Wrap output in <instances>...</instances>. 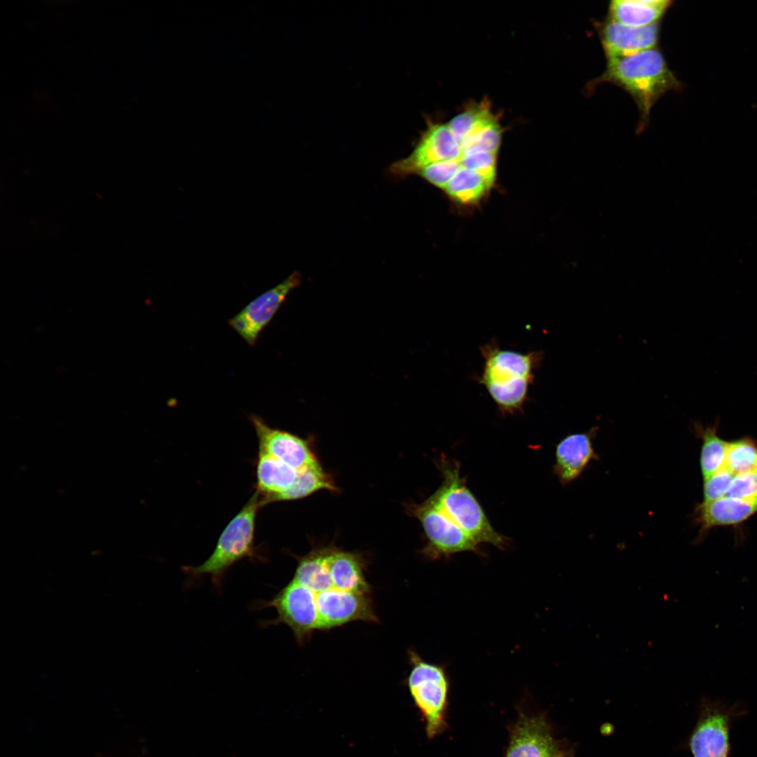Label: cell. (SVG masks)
Returning a JSON list of instances; mask_svg holds the SVG:
<instances>
[{"instance_id":"obj_1","label":"cell","mask_w":757,"mask_h":757,"mask_svg":"<svg viewBox=\"0 0 757 757\" xmlns=\"http://www.w3.org/2000/svg\"><path fill=\"white\" fill-rule=\"evenodd\" d=\"M606 60L605 71L589 86L594 88L598 84L611 83L626 90L639 111L638 132L648 124L651 108L657 100L669 91L682 88V83L656 48Z\"/></svg>"},{"instance_id":"obj_2","label":"cell","mask_w":757,"mask_h":757,"mask_svg":"<svg viewBox=\"0 0 757 757\" xmlns=\"http://www.w3.org/2000/svg\"><path fill=\"white\" fill-rule=\"evenodd\" d=\"M480 351L484 364L478 381L503 415L521 412L528 400L535 371L542 363L543 353H523L503 349L493 341L483 345Z\"/></svg>"},{"instance_id":"obj_3","label":"cell","mask_w":757,"mask_h":757,"mask_svg":"<svg viewBox=\"0 0 757 757\" xmlns=\"http://www.w3.org/2000/svg\"><path fill=\"white\" fill-rule=\"evenodd\" d=\"M261 506L259 496L255 491L224 529L210 556L198 566L182 567L188 577L187 586L196 585L208 577L214 589L219 592L233 565L246 558L264 561V557L259 554L254 546L256 517Z\"/></svg>"},{"instance_id":"obj_4","label":"cell","mask_w":757,"mask_h":757,"mask_svg":"<svg viewBox=\"0 0 757 757\" xmlns=\"http://www.w3.org/2000/svg\"><path fill=\"white\" fill-rule=\"evenodd\" d=\"M438 468L443 481L430 497L465 533L480 545L490 544L500 550L508 545V538L496 531L461 475L458 461L442 456Z\"/></svg>"},{"instance_id":"obj_5","label":"cell","mask_w":757,"mask_h":757,"mask_svg":"<svg viewBox=\"0 0 757 757\" xmlns=\"http://www.w3.org/2000/svg\"><path fill=\"white\" fill-rule=\"evenodd\" d=\"M410 671L407 685L410 695L426 721L430 737L436 735L443 725L449 678L446 667L428 662L414 650H408Z\"/></svg>"},{"instance_id":"obj_6","label":"cell","mask_w":757,"mask_h":757,"mask_svg":"<svg viewBox=\"0 0 757 757\" xmlns=\"http://www.w3.org/2000/svg\"><path fill=\"white\" fill-rule=\"evenodd\" d=\"M413 514L420 521L427 543L422 550L430 559L448 558L462 552L482 554L481 545L465 533L430 496L413 505Z\"/></svg>"},{"instance_id":"obj_7","label":"cell","mask_w":757,"mask_h":757,"mask_svg":"<svg viewBox=\"0 0 757 757\" xmlns=\"http://www.w3.org/2000/svg\"><path fill=\"white\" fill-rule=\"evenodd\" d=\"M462 155V146L448 124L430 122L409 156L392 163L389 171L394 177L403 178L434 163L452 160L461 163Z\"/></svg>"},{"instance_id":"obj_8","label":"cell","mask_w":757,"mask_h":757,"mask_svg":"<svg viewBox=\"0 0 757 757\" xmlns=\"http://www.w3.org/2000/svg\"><path fill=\"white\" fill-rule=\"evenodd\" d=\"M300 283L301 275L295 271L276 287L250 302L229 319V326L250 346H254L261 332L271 321L289 293Z\"/></svg>"},{"instance_id":"obj_9","label":"cell","mask_w":757,"mask_h":757,"mask_svg":"<svg viewBox=\"0 0 757 757\" xmlns=\"http://www.w3.org/2000/svg\"><path fill=\"white\" fill-rule=\"evenodd\" d=\"M259 442V451L299 470L318 462L308 442L287 431L270 427L255 414L250 416Z\"/></svg>"},{"instance_id":"obj_10","label":"cell","mask_w":757,"mask_h":757,"mask_svg":"<svg viewBox=\"0 0 757 757\" xmlns=\"http://www.w3.org/2000/svg\"><path fill=\"white\" fill-rule=\"evenodd\" d=\"M599 34L606 58L625 56L656 48L660 22L633 27L608 18L599 25Z\"/></svg>"},{"instance_id":"obj_11","label":"cell","mask_w":757,"mask_h":757,"mask_svg":"<svg viewBox=\"0 0 757 757\" xmlns=\"http://www.w3.org/2000/svg\"><path fill=\"white\" fill-rule=\"evenodd\" d=\"M598 427L585 432L570 434L556 446L553 470L563 486L576 480L589 463L599 459L593 439Z\"/></svg>"},{"instance_id":"obj_12","label":"cell","mask_w":757,"mask_h":757,"mask_svg":"<svg viewBox=\"0 0 757 757\" xmlns=\"http://www.w3.org/2000/svg\"><path fill=\"white\" fill-rule=\"evenodd\" d=\"M561 753L548 725L538 717L522 718L511 738L506 757H558Z\"/></svg>"},{"instance_id":"obj_13","label":"cell","mask_w":757,"mask_h":757,"mask_svg":"<svg viewBox=\"0 0 757 757\" xmlns=\"http://www.w3.org/2000/svg\"><path fill=\"white\" fill-rule=\"evenodd\" d=\"M757 513V496L743 499L724 496L720 499L702 502L695 510V521L700 526V533L716 526L737 525Z\"/></svg>"},{"instance_id":"obj_14","label":"cell","mask_w":757,"mask_h":757,"mask_svg":"<svg viewBox=\"0 0 757 757\" xmlns=\"http://www.w3.org/2000/svg\"><path fill=\"white\" fill-rule=\"evenodd\" d=\"M694 757H727L729 749L728 718L712 712L697 725L690 738Z\"/></svg>"},{"instance_id":"obj_15","label":"cell","mask_w":757,"mask_h":757,"mask_svg":"<svg viewBox=\"0 0 757 757\" xmlns=\"http://www.w3.org/2000/svg\"><path fill=\"white\" fill-rule=\"evenodd\" d=\"M299 470L284 462L259 451L256 465L257 489L262 506L272 503L287 490L296 479Z\"/></svg>"},{"instance_id":"obj_16","label":"cell","mask_w":757,"mask_h":757,"mask_svg":"<svg viewBox=\"0 0 757 757\" xmlns=\"http://www.w3.org/2000/svg\"><path fill=\"white\" fill-rule=\"evenodd\" d=\"M671 4L668 0H614L609 18L627 27L648 26L660 22Z\"/></svg>"},{"instance_id":"obj_17","label":"cell","mask_w":757,"mask_h":757,"mask_svg":"<svg viewBox=\"0 0 757 757\" xmlns=\"http://www.w3.org/2000/svg\"><path fill=\"white\" fill-rule=\"evenodd\" d=\"M494 182L475 170L463 168L443 191L454 202L465 205H472L487 194Z\"/></svg>"},{"instance_id":"obj_18","label":"cell","mask_w":757,"mask_h":757,"mask_svg":"<svg viewBox=\"0 0 757 757\" xmlns=\"http://www.w3.org/2000/svg\"><path fill=\"white\" fill-rule=\"evenodd\" d=\"M694 427L702 439L700 468L704 479L725 467L728 442L717 435V425L704 428L696 423Z\"/></svg>"},{"instance_id":"obj_19","label":"cell","mask_w":757,"mask_h":757,"mask_svg":"<svg viewBox=\"0 0 757 757\" xmlns=\"http://www.w3.org/2000/svg\"><path fill=\"white\" fill-rule=\"evenodd\" d=\"M321 489L333 491L336 486L317 462L299 470L293 484L275 497L273 502L300 499Z\"/></svg>"},{"instance_id":"obj_20","label":"cell","mask_w":757,"mask_h":757,"mask_svg":"<svg viewBox=\"0 0 757 757\" xmlns=\"http://www.w3.org/2000/svg\"><path fill=\"white\" fill-rule=\"evenodd\" d=\"M734 475L757 469V444L749 437L728 442L725 465Z\"/></svg>"},{"instance_id":"obj_21","label":"cell","mask_w":757,"mask_h":757,"mask_svg":"<svg viewBox=\"0 0 757 757\" xmlns=\"http://www.w3.org/2000/svg\"><path fill=\"white\" fill-rule=\"evenodd\" d=\"M734 475L725 467L704 479L703 502H710L725 496Z\"/></svg>"},{"instance_id":"obj_22","label":"cell","mask_w":757,"mask_h":757,"mask_svg":"<svg viewBox=\"0 0 757 757\" xmlns=\"http://www.w3.org/2000/svg\"><path fill=\"white\" fill-rule=\"evenodd\" d=\"M727 496L749 499L757 496V469L734 476Z\"/></svg>"},{"instance_id":"obj_23","label":"cell","mask_w":757,"mask_h":757,"mask_svg":"<svg viewBox=\"0 0 757 757\" xmlns=\"http://www.w3.org/2000/svg\"><path fill=\"white\" fill-rule=\"evenodd\" d=\"M558 757H562V756H561H561H558Z\"/></svg>"}]
</instances>
